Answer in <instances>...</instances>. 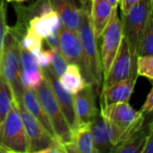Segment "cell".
<instances>
[{"instance_id":"5b68a950","label":"cell","mask_w":153,"mask_h":153,"mask_svg":"<svg viewBox=\"0 0 153 153\" xmlns=\"http://www.w3.org/2000/svg\"><path fill=\"white\" fill-rule=\"evenodd\" d=\"M151 14H152V0H139L127 13L122 14L123 36L131 52L136 56L143 30Z\"/></svg>"},{"instance_id":"d590c367","label":"cell","mask_w":153,"mask_h":153,"mask_svg":"<svg viewBox=\"0 0 153 153\" xmlns=\"http://www.w3.org/2000/svg\"><path fill=\"white\" fill-rule=\"evenodd\" d=\"M25 1H27V0H6V2L7 3H23V2H25Z\"/></svg>"},{"instance_id":"e575fe53","label":"cell","mask_w":153,"mask_h":153,"mask_svg":"<svg viewBox=\"0 0 153 153\" xmlns=\"http://www.w3.org/2000/svg\"><path fill=\"white\" fill-rule=\"evenodd\" d=\"M108 3L112 5L113 8H117V4H118V0H108Z\"/></svg>"},{"instance_id":"8d00e7d4","label":"cell","mask_w":153,"mask_h":153,"mask_svg":"<svg viewBox=\"0 0 153 153\" xmlns=\"http://www.w3.org/2000/svg\"><path fill=\"white\" fill-rule=\"evenodd\" d=\"M82 4H87V3H89L91 0H78Z\"/></svg>"},{"instance_id":"7c38bea8","label":"cell","mask_w":153,"mask_h":153,"mask_svg":"<svg viewBox=\"0 0 153 153\" xmlns=\"http://www.w3.org/2000/svg\"><path fill=\"white\" fill-rule=\"evenodd\" d=\"M13 4L17 14V22L11 29L20 39L28 30L29 22L31 19L53 11L50 0H33L27 5L22 4V3H13Z\"/></svg>"},{"instance_id":"3957f363","label":"cell","mask_w":153,"mask_h":153,"mask_svg":"<svg viewBox=\"0 0 153 153\" xmlns=\"http://www.w3.org/2000/svg\"><path fill=\"white\" fill-rule=\"evenodd\" d=\"M20 40L8 26L1 52V75L12 88L15 101L22 100L23 89L20 78Z\"/></svg>"},{"instance_id":"e0dca14e","label":"cell","mask_w":153,"mask_h":153,"mask_svg":"<svg viewBox=\"0 0 153 153\" xmlns=\"http://www.w3.org/2000/svg\"><path fill=\"white\" fill-rule=\"evenodd\" d=\"M52 8L61 20L62 25L77 30L82 21V8H79L74 0H50Z\"/></svg>"},{"instance_id":"d4e9b609","label":"cell","mask_w":153,"mask_h":153,"mask_svg":"<svg viewBox=\"0 0 153 153\" xmlns=\"http://www.w3.org/2000/svg\"><path fill=\"white\" fill-rule=\"evenodd\" d=\"M138 56H152L153 55V21L152 14L150 15L146 25L143 30L140 44L137 51Z\"/></svg>"},{"instance_id":"4316f807","label":"cell","mask_w":153,"mask_h":153,"mask_svg":"<svg viewBox=\"0 0 153 153\" xmlns=\"http://www.w3.org/2000/svg\"><path fill=\"white\" fill-rule=\"evenodd\" d=\"M136 73L138 76H143L153 81L152 56H138L136 58Z\"/></svg>"},{"instance_id":"d6a6232c","label":"cell","mask_w":153,"mask_h":153,"mask_svg":"<svg viewBox=\"0 0 153 153\" xmlns=\"http://www.w3.org/2000/svg\"><path fill=\"white\" fill-rule=\"evenodd\" d=\"M139 0H118V4L120 5V9L122 14H126L129 12V10L135 5Z\"/></svg>"},{"instance_id":"4fadbf2b","label":"cell","mask_w":153,"mask_h":153,"mask_svg":"<svg viewBox=\"0 0 153 153\" xmlns=\"http://www.w3.org/2000/svg\"><path fill=\"white\" fill-rule=\"evenodd\" d=\"M20 78L22 86L36 91L42 82V69L37 63L36 56L29 50L20 47Z\"/></svg>"},{"instance_id":"5bb4252c","label":"cell","mask_w":153,"mask_h":153,"mask_svg":"<svg viewBox=\"0 0 153 153\" xmlns=\"http://www.w3.org/2000/svg\"><path fill=\"white\" fill-rule=\"evenodd\" d=\"M74 106L79 124H88L92 120L99 111L96 106V89L92 83H86L74 94Z\"/></svg>"},{"instance_id":"cb8c5ba5","label":"cell","mask_w":153,"mask_h":153,"mask_svg":"<svg viewBox=\"0 0 153 153\" xmlns=\"http://www.w3.org/2000/svg\"><path fill=\"white\" fill-rule=\"evenodd\" d=\"M14 100L12 88L0 75V127Z\"/></svg>"},{"instance_id":"f1b7e54d","label":"cell","mask_w":153,"mask_h":153,"mask_svg":"<svg viewBox=\"0 0 153 153\" xmlns=\"http://www.w3.org/2000/svg\"><path fill=\"white\" fill-rule=\"evenodd\" d=\"M6 9H7L6 0H0V57H1L4 35L6 33V30L8 27L6 23Z\"/></svg>"},{"instance_id":"7a4b0ae2","label":"cell","mask_w":153,"mask_h":153,"mask_svg":"<svg viewBox=\"0 0 153 153\" xmlns=\"http://www.w3.org/2000/svg\"><path fill=\"white\" fill-rule=\"evenodd\" d=\"M77 32L82 43L84 63L86 65L90 82L94 85L97 91H100L103 82V74L97 43L98 40L96 39L91 28L89 3L82 4V21Z\"/></svg>"},{"instance_id":"603a6c76","label":"cell","mask_w":153,"mask_h":153,"mask_svg":"<svg viewBox=\"0 0 153 153\" xmlns=\"http://www.w3.org/2000/svg\"><path fill=\"white\" fill-rule=\"evenodd\" d=\"M63 87L72 95L79 92L87 83L83 79L80 67L75 64H67L65 71L59 77Z\"/></svg>"},{"instance_id":"52a82bcc","label":"cell","mask_w":153,"mask_h":153,"mask_svg":"<svg viewBox=\"0 0 153 153\" xmlns=\"http://www.w3.org/2000/svg\"><path fill=\"white\" fill-rule=\"evenodd\" d=\"M100 38L102 39V41L100 46V56L104 79L110 70V67L117 54L123 39L122 22L117 14V8L114 9L113 13Z\"/></svg>"},{"instance_id":"44dd1931","label":"cell","mask_w":153,"mask_h":153,"mask_svg":"<svg viewBox=\"0 0 153 153\" xmlns=\"http://www.w3.org/2000/svg\"><path fill=\"white\" fill-rule=\"evenodd\" d=\"M62 25L60 17L56 11L36 16L29 22V29L42 39H45L52 31L57 30Z\"/></svg>"},{"instance_id":"ac0fdd59","label":"cell","mask_w":153,"mask_h":153,"mask_svg":"<svg viewBox=\"0 0 153 153\" xmlns=\"http://www.w3.org/2000/svg\"><path fill=\"white\" fill-rule=\"evenodd\" d=\"M91 2L90 17L91 28L96 39L99 40L115 8L108 0H91Z\"/></svg>"},{"instance_id":"ba28073f","label":"cell","mask_w":153,"mask_h":153,"mask_svg":"<svg viewBox=\"0 0 153 153\" xmlns=\"http://www.w3.org/2000/svg\"><path fill=\"white\" fill-rule=\"evenodd\" d=\"M16 104L27 139L28 152H40L42 150L50 146L61 144L56 139L53 138L25 108L22 100L16 101Z\"/></svg>"},{"instance_id":"83f0119b","label":"cell","mask_w":153,"mask_h":153,"mask_svg":"<svg viewBox=\"0 0 153 153\" xmlns=\"http://www.w3.org/2000/svg\"><path fill=\"white\" fill-rule=\"evenodd\" d=\"M52 50V60H51V68L53 69V71L55 72V74L60 77L64 72L65 71V68L67 66V62L65 61V57L63 56V55L60 52L59 48H56V49H51Z\"/></svg>"},{"instance_id":"4dcf8cb0","label":"cell","mask_w":153,"mask_h":153,"mask_svg":"<svg viewBox=\"0 0 153 153\" xmlns=\"http://www.w3.org/2000/svg\"><path fill=\"white\" fill-rule=\"evenodd\" d=\"M153 110V88L151 89L150 92L148 93L146 100L141 108V112L145 115V116H149L152 114Z\"/></svg>"},{"instance_id":"277c9868","label":"cell","mask_w":153,"mask_h":153,"mask_svg":"<svg viewBox=\"0 0 153 153\" xmlns=\"http://www.w3.org/2000/svg\"><path fill=\"white\" fill-rule=\"evenodd\" d=\"M35 92L51 124L57 141L63 146L70 143L73 141V132L55 99L49 84L45 78Z\"/></svg>"},{"instance_id":"8992f818","label":"cell","mask_w":153,"mask_h":153,"mask_svg":"<svg viewBox=\"0 0 153 153\" xmlns=\"http://www.w3.org/2000/svg\"><path fill=\"white\" fill-rule=\"evenodd\" d=\"M0 148L3 152H28L27 139L15 100L0 127Z\"/></svg>"},{"instance_id":"6da1fadb","label":"cell","mask_w":153,"mask_h":153,"mask_svg":"<svg viewBox=\"0 0 153 153\" xmlns=\"http://www.w3.org/2000/svg\"><path fill=\"white\" fill-rule=\"evenodd\" d=\"M100 111L108 123L113 148L127 141L140 131L147 117L141 111L135 110L128 102L110 104L100 108Z\"/></svg>"},{"instance_id":"9c48e42d","label":"cell","mask_w":153,"mask_h":153,"mask_svg":"<svg viewBox=\"0 0 153 153\" xmlns=\"http://www.w3.org/2000/svg\"><path fill=\"white\" fill-rule=\"evenodd\" d=\"M136 58L137 56L133 55L126 39L123 36L119 49L112 63L110 70L108 75L103 79L101 90L107 89L123 80L137 78Z\"/></svg>"},{"instance_id":"1f68e13d","label":"cell","mask_w":153,"mask_h":153,"mask_svg":"<svg viewBox=\"0 0 153 153\" xmlns=\"http://www.w3.org/2000/svg\"><path fill=\"white\" fill-rule=\"evenodd\" d=\"M48 45L49 46L50 49H56V48H59L58 46V30L52 31L49 35H48L45 38Z\"/></svg>"},{"instance_id":"f35d334b","label":"cell","mask_w":153,"mask_h":153,"mask_svg":"<svg viewBox=\"0 0 153 153\" xmlns=\"http://www.w3.org/2000/svg\"><path fill=\"white\" fill-rule=\"evenodd\" d=\"M0 152H3V151H2V149L0 148Z\"/></svg>"},{"instance_id":"d6986e66","label":"cell","mask_w":153,"mask_h":153,"mask_svg":"<svg viewBox=\"0 0 153 153\" xmlns=\"http://www.w3.org/2000/svg\"><path fill=\"white\" fill-rule=\"evenodd\" d=\"M65 152L97 153L90 129V124H80L73 131V141L64 145Z\"/></svg>"},{"instance_id":"836d02e7","label":"cell","mask_w":153,"mask_h":153,"mask_svg":"<svg viewBox=\"0 0 153 153\" xmlns=\"http://www.w3.org/2000/svg\"><path fill=\"white\" fill-rule=\"evenodd\" d=\"M153 152V131H152L148 137L147 140L144 143V146L142 150L141 153H152Z\"/></svg>"},{"instance_id":"9a60e30c","label":"cell","mask_w":153,"mask_h":153,"mask_svg":"<svg viewBox=\"0 0 153 153\" xmlns=\"http://www.w3.org/2000/svg\"><path fill=\"white\" fill-rule=\"evenodd\" d=\"M136 80L137 78H129L107 89H102L100 91V108L115 103L129 102L134 93Z\"/></svg>"},{"instance_id":"7402d4cb","label":"cell","mask_w":153,"mask_h":153,"mask_svg":"<svg viewBox=\"0 0 153 153\" xmlns=\"http://www.w3.org/2000/svg\"><path fill=\"white\" fill-rule=\"evenodd\" d=\"M152 131V122L150 120L148 124H144L143 127L135 134L130 137L127 141L112 149L111 152L117 153H141L147 140L149 134Z\"/></svg>"},{"instance_id":"30bf717a","label":"cell","mask_w":153,"mask_h":153,"mask_svg":"<svg viewBox=\"0 0 153 153\" xmlns=\"http://www.w3.org/2000/svg\"><path fill=\"white\" fill-rule=\"evenodd\" d=\"M58 46L67 64L77 65L81 69L85 82L91 83L84 63L82 43L77 30H73L61 25L58 29Z\"/></svg>"},{"instance_id":"ffe728a7","label":"cell","mask_w":153,"mask_h":153,"mask_svg":"<svg viewBox=\"0 0 153 153\" xmlns=\"http://www.w3.org/2000/svg\"><path fill=\"white\" fill-rule=\"evenodd\" d=\"M22 101L23 103V106L25 107V108L38 120V122L44 127V129L55 139V134L53 131V128L51 126V124L44 111V109L42 108L35 91H32L27 87L23 86L22 89ZM57 140V139H56Z\"/></svg>"},{"instance_id":"2e32d148","label":"cell","mask_w":153,"mask_h":153,"mask_svg":"<svg viewBox=\"0 0 153 153\" xmlns=\"http://www.w3.org/2000/svg\"><path fill=\"white\" fill-rule=\"evenodd\" d=\"M89 124L97 153L110 152L113 149V144L111 143L109 126L100 110Z\"/></svg>"},{"instance_id":"74e56055","label":"cell","mask_w":153,"mask_h":153,"mask_svg":"<svg viewBox=\"0 0 153 153\" xmlns=\"http://www.w3.org/2000/svg\"><path fill=\"white\" fill-rule=\"evenodd\" d=\"M0 59H1V57H0ZM0 75H1V64H0Z\"/></svg>"},{"instance_id":"8fae6325","label":"cell","mask_w":153,"mask_h":153,"mask_svg":"<svg viewBox=\"0 0 153 153\" xmlns=\"http://www.w3.org/2000/svg\"><path fill=\"white\" fill-rule=\"evenodd\" d=\"M42 72L44 78L49 84L52 92L55 96V99L65 118L66 119L72 132L74 131L80 124L75 115L73 95L63 87V85L60 82L59 77L55 74L51 66L42 69Z\"/></svg>"},{"instance_id":"f546056e","label":"cell","mask_w":153,"mask_h":153,"mask_svg":"<svg viewBox=\"0 0 153 153\" xmlns=\"http://www.w3.org/2000/svg\"><path fill=\"white\" fill-rule=\"evenodd\" d=\"M52 50L51 49H47V50H41L36 56L37 63L41 69H45L50 66L51 65V60H52Z\"/></svg>"},{"instance_id":"484cf974","label":"cell","mask_w":153,"mask_h":153,"mask_svg":"<svg viewBox=\"0 0 153 153\" xmlns=\"http://www.w3.org/2000/svg\"><path fill=\"white\" fill-rule=\"evenodd\" d=\"M42 38L28 29L24 36L20 40V47L30 51L34 56H37L42 50Z\"/></svg>"}]
</instances>
